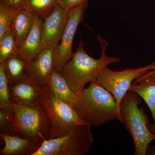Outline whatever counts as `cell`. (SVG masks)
<instances>
[{
  "mask_svg": "<svg viewBox=\"0 0 155 155\" xmlns=\"http://www.w3.org/2000/svg\"><path fill=\"white\" fill-rule=\"evenodd\" d=\"M97 37L101 49L100 58L95 59L88 55L84 50V43L81 40L70 61L59 71L77 95L83 91L87 84L95 82L100 73L108 65L120 62V58L107 55V42L99 35Z\"/></svg>",
  "mask_w": 155,
  "mask_h": 155,
  "instance_id": "6da1fadb",
  "label": "cell"
},
{
  "mask_svg": "<svg viewBox=\"0 0 155 155\" xmlns=\"http://www.w3.org/2000/svg\"><path fill=\"white\" fill-rule=\"evenodd\" d=\"M77 96L72 107L84 123L96 127L112 120H117L123 124V118L114 97L103 87L91 82Z\"/></svg>",
  "mask_w": 155,
  "mask_h": 155,
  "instance_id": "7a4b0ae2",
  "label": "cell"
},
{
  "mask_svg": "<svg viewBox=\"0 0 155 155\" xmlns=\"http://www.w3.org/2000/svg\"><path fill=\"white\" fill-rule=\"evenodd\" d=\"M141 102L138 95L128 91L122 99L120 106L123 124L133 140L135 155H146L150 143L155 140V133L150 125L148 116L143 107H138Z\"/></svg>",
  "mask_w": 155,
  "mask_h": 155,
  "instance_id": "3957f363",
  "label": "cell"
},
{
  "mask_svg": "<svg viewBox=\"0 0 155 155\" xmlns=\"http://www.w3.org/2000/svg\"><path fill=\"white\" fill-rule=\"evenodd\" d=\"M40 101L49 121L48 139L66 135L76 125L85 123L73 107L58 98L48 87L43 88Z\"/></svg>",
  "mask_w": 155,
  "mask_h": 155,
  "instance_id": "277c9868",
  "label": "cell"
},
{
  "mask_svg": "<svg viewBox=\"0 0 155 155\" xmlns=\"http://www.w3.org/2000/svg\"><path fill=\"white\" fill-rule=\"evenodd\" d=\"M91 125H78L66 135L44 140L32 155H84L89 150L94 141Z\"/></svg>",
  "mask_w": 155,
  "mask_h": 155,
  "instance_id": "5b68a950",
  "label": "cell"
},
{
  "mask_svg": "<svg viewBox=\"0 0 155 155\" xmlns=\"http://www.w3.org/2000/svg\"><path fill=\"white\" fill-rule=\"evenodd\" d=\"M16 135L43 141L50 134V123L40 101L32 105L12 104Z\"/></svg>",
  "mask_w": 155,
  "mask_h": 155,
  "instance_id": "8992f818",
  "label": "cell"
},
{
  "mask_svg": "<svg viewBox=\"0 0 155 155\" xmlns=\"http://www.w3.org/2000/svg\"><path fill=\"white\" fill-rule=\"evenodd\" d=\"M155 67V62L145 67L119 71H113L107 67L100 73L94 83L103 87L113 95L120 112L121 101L129 91L134 81L147 71L153 70Z\"/></svg>",
  "mask_w": 155,
  "mask_h": 155,
  "instance_id": "52a82bcc",
  "label": "cell"
},
{
  "mask_svg": "<svg viewBox=\"0 0 155 155\" xmlns=\"http://www.w3.org/2000/svg\"><path fill=\"white\" fill-rule=\"evenodd\" d=\"M88 0H85L69 10V19L59 45L54 51V69L60 71L70 61L73 53L72 45L78 27L83 20Z\"/></svg>",
  "mask_w": 155,
  "mask_h": 155,
  "instance_id": "ba28073f",
  "label": "cell"
},
{
  "mask_svg": "<svg viewBox=\"0 0 155 155\" xmlns=\"http://www.w3.org/2000/svg\"><path fill=\"white\" fill-rule=\"evenodd\" d=\"M69 11L57 5L51 14L43 19L42 27V48H57L69 19Z\"/></svg>",
  "mask_w": 155,
  "mask_h": 155,
  "instance_id": "9c48e42d",
  "label": "cell"
},
{
  "mask_svg": "<svg viewBox=\"0 0 155 155\" xmlns=\"http://www.w3.org/2000/svg\"><path fill=\"white\" fill-rule=\"evenodd\" d=\"M12 104L32 105L39 102L43 88L28 77L9 82Z\"/></svg>",
  "mask_w": 155,
  "mask_h": 155,
  "instance_id": "30bf717a",
  "label": "cell"
},
{
  "mask_svg": "<svg viewBox=\"0 0 155 155\" xmlns=\"http://www.w3.org/2000/svg\"><path fill=\"white\" fill-rule=\"evenodd\" d=\"M54 69V51L46 48L42 50L28 65L27 77L43 88L48 86L50 77Z\"/></svg>",
  "mask_w": 155,
  "mask_h": 155,
  "instance_id": "8fae6325",
  "label": "cell"
},
{
  "mask_svg": "<svg viewBox=\"0 0 155 155\" xmlns=\"http://www.w3.org/2000/svg\"><path fill=\"white\" fill-rule=\"evenodd\" d=\"M129 91L133 92L144 100L150 110L153 124L151 125L155 133V72L149 70L134 81Z\"/></svg>",
  "mask_w": 155,
  "mask_h": 155,
  "instance_id": "7c38bea8",
  "label": "cell"
},
{
  "mask_svg": "<svg viewBox=\"0 0 155 155\" xmlns=\"http://www.w3.org/2000/svg\"><path fill=\"white\" fill-rule=\"evenodd\" d=\"M43 19L35 14L32 29L18 48L17 54L29 65L42 50V27Z\"/></svg>",
  "mask_w": 155,
  "mask_h": 155,
  "instance_id": "4fadbf2b",
  "label": "cell"
},
{
  "mask_svg": "<svg viewBox=\"0 0 155 155\" xmlns=\"http://www.w3.org/2000/svg\"><path fill=\"white\" fill-rule=\"evenodd\" d=\"M5 146L1 155H32L40 147L41 140L23 138L17 135L0 134Z\"/></svg>",
  "mask_w": 155,
  "mask_h": 155,
  "instance_id": "5bb4252c",
  "label": "cell"
},
{
  "mask_svg": "<svg viewBox=\"0 0 155 155\" xmlns=\"http://www.w3.org/2000/svg\"><path fill=\"white\" fill-rule=\"evenodd\" d=\"M34 17L35 14L25 7L15 11L11 28L17 42L18 48L24 41L32 29Z\"/></svg>",
  "mask_w": 155,
  "mask_h": 155,
  "instance_id": "9a60e30c",
  "label": "cell"
},
{
  "mask_svg": "<svg viewBox=\"0 0 155 155\" xmlns=\"http://www.w3.org/2000/svg\"><path fill=\"white\" fill-rule=\"evenodd\" d=\"M48 87L56 97L70 105L72 106L77 100V95L72 91L65 78L55 69L52 72Z\"/></svg>",
  "mask_w": 155,
  "mask_h": 155,
  "instance_id": "2e32d148",
  "label": "cell"
},
{
  "mask_svg": "<svg viewBox=\"0 0 155 155\" xmlns=\"http://www.w3.org/2000/svg\"><path fill=\"white\" fill-rule=\"evenodd\" d=\"M1 63L9 82L27 77L28 65L17 54L9 56Z\"/></svg>",
  "mask_w": 155,
  "mask_h": 155,
  "instance_id": "e0dca14e",
  "label": "cell"
},
{
  "mask_svg": "<svg viewBox=\"0 0 155 155\" xmlns=\"http://www.w3.org/2000/svg\"><path fill=\"white\" fill-rule=\"evenodd\" d=\"M8 80L4 71L2 64L0 63V109L5 111L12 119H14Z\"/></svg>",
  "mask_w": 155,
  "mask_h": 155,
  "instance_id": "ac0fdd59",
  "label": "cell"
},
{
  "mask_svg": "<svg viewBox=\"0 0 155 155\" xmlns=\"http://www.w3.org/2000/svg\"><path fill=\"white\" fill-rule=\"evenodd\" d=\"M57 5L56 0H26L24 7L44 19L51 14Z\"/></svg>",
  "mask_w": 155,
  "mask_h": 155,
  "instance_id": "d6986e66",
  "label": "cell"
},
{
  "mask_svg": "<svg viewBox=\"0 0 155 155\" xmlns=\"http://www.w3.org/2000/svg\"><path fill=\"white\" fill-rule=\"evenodd\" d=\"M18 46L10 28L0 38V63L12 55L17 54Z\"/></svg>",
  "mask_w": 155,
  "mask_h": 155,
  "instance_id": "ffe728a7",
  "label": "cell"
},
{
  "mask_svg": "<svg viewBox=\"0 0 155 155\" xmlns=\"http://www.w3.org/2000/svg\"><path fill=\"white\" fill-rule=\"evenodd\" d=\"M15 11L0 5V38L11 28Z\"/></svg>",
  "mask_w": 155,
  "mask_h": 155,
  "instance_id": "44dd1931",
  "label": "cell"
},
{
  "mask_svg": "<svg viewBox=\"0 0 155 155\" xmlns=\"http://www.w3.org/2000/svg\"><path fill=\"white\" fill-rule=\"evenodd\" d=\"M0 134L16 135L14 119L11 118L7 113L0 109Z\"/></svg>",
  "mask_w": 155,
  "mask_h": 155,
  "instance_id": "7402d4cb",
  "label": "cell"
},
{
  "mask_svg": "<svg viewBox=\"0 0 155 155\" xmlns=\"http://www.w3.org/2000/svg\"><path fill=\"white\" fill-rule=\"evenodd\" d=\"M26 1V0H0V5L16 10L24 7Z\"/></svg>",
  "mask_w": 155,
  "mask_h": 155,
  "instance_id": "603a6c76",
  "label": "cell"
},
{
  "mask_svg": "<svg viewBox=\"0 0 155 155\" xmlns=\"http://www.w3.org/2000/svg\"><path fill=\"white\" fill-rule=\"evenodd\" d=\"M85 0H56L57 5L66 10L69 11L75 6Z\"/></svg>",
  "mask_w": 155,
  "mask_h": 155,
  "instance_id": "cb8c5ba5",
  "label": "cell"
},
{
  "mask_svg": "<svg viewBox=\"0 0 155 155\" xmlns=\"http://www.w3.org/2000/svg\"><path fill=\"white\" fill-rule=\"evenodd\" d=\"M146 155H155V145L149 146L147 148Z\"/></svg>",
  "mask_w": 155,
  "mask_h": 155,
  "instance_id": "d4e9b609",
  "label": "cell"
},
{
  "mask_svg": "<svg viewBox=\"0 0 155 155\" xmlns=\"http://www.w3.org/2000/svg\"><path fill=\"white\" fill-rule=\"evenodd\" d=\"M153 72H155V67L154 69H153Z\"/></svg>",
  "mask_w": 155,
  "mask_h": 155,
  "instance_id": "484cf974",
  "label": "cell"
}]
</instances>
